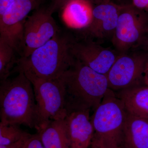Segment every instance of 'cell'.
<instances>
[{
    "label": "cell",
    "mask_w": 148,
    "mask_h": 148,
    "mask_svg": "<svg viewBox=\"0 0 148 148\" xmlns=\"http://www.w3.org/2000/svg\"><path fill=\"white\" fill-rule=\"evenodd\" d=\"M59 78L65 87L67 112L94 111L110 89L106 75L97 73L76 59Z\"/></svg>",
    "instance_id": "obj_1"
},
{
    "label": "cell",
    "mask_w": 148,
    "mask_h": 148,
    "mask_svg": "<svg viewBox=\"0 0 148 148\" xmlns=\"http://www.w3.org/2000/svg\"><path fill=\"white\" fill-rule=\"evenodd\" d=\"M73 41L58 33L28 57L17 60L14 71L45 79L59 78L75 61L71 52Z\"/></svg>",
    "instance_id": "obj_2"
},
{
    "label": "cell",
    "mask_w": 148,
    "mask_h": 148,
    "mask_svg": "<svg viewBox=\"0 0 148 148\" xmlns=\"http://www.w3.org/2000/svg\"><path fill=\"white\" fill-rule=\"evenodd\" d=\"M36 114L34 88L24 73L1 81L0 123L35 128Z\"/></svg>",
    "instance_id": "obj_3"
},
{
    "label": "cell",
    "mask_w": 148,
    "mask_h": 148,
    "mask_svg": "<svg viewBox=\"0 0 148 148\" xmlns=\"http://www.w3.org/2000/svg\"><path fill=\"white\" fill-rule=\"evenodd\" d=\"M126 114L124 104L109 89L90 116L94 130L92 140L105 148H123Z\"/></svg>",
    "instance_id": "obj_4"
},
{
    "label": "cell",
    "mask_w": 148,
    "mask_h": 148,
    "mask_svg": "<svg viewBox=\"0 0 148 148\" xmlns=\"http://www.w3.org/2000/svg\"><path fill=\"white\" fill-rule=\"evenodd\" d=\"M25 75L34 88L36 102L35 128L38 132L51 121L66 117L65 87L60 78L45 79Z\"/></svg>",
    "instance_id": "obj_5"
},
{
    "label": "cell",
    "mask_w": 148,
    "mask_h": 148,
    "mask_svg": "<svg viewBox=\"0 0 148 148\" xmlns=\"http://www.w3.org/2000/svg\"><path fill=\"white\" fill-rule=\"evenodd\" d=\"M133 5L121 6L112 41L118 51L124 53L141 45L148 29L146 15Z\"/></svg>",
    "instance_id": "obj_6"
},
{
    "label": "cell",
    "mask_w": 148,
    "mask_h": 148,
    "mask_svg": "<svg viewBox=\"0 0 148 148\" xmlns=\"http://www.w3.org/2000/svg\"><path fill=\"white\" fill-rule=\"evenodd\" d=\"M53 14L48 7H40L28 16L24 24L23 40L19 52L21 58L28 57L34 50L59 33Z\"/></svg>",
    "instance_id": "obj_7"
},
{
    "label": "cell",
    "mask_w": 148,
    "mask_h": 148,
    "mask_svg": "<svg viewBox=\"0 0 148 148\" xmlns=\"http://www.w3.org/2000/svg\"><path fill=\"white\" fill-rule=\"evenodd\" d=\"M148 61V55L145 53L119 56L106 75L109 88L116 92L141 86Z\"/></svg>",
    "instance_id": "obj_8"
},
{
    "label": "cell",
    "mask_w": 148,
    "mask_h": 148,
    "mask_svg": "<svg viewBox=\"0 0 148 148\" xmlns=\"http://www.w3.org/2000/svg\"><path fill=\"white\" fill-rule=\"evenodd\" d=\"M45 1L15 0L0 16V38L19 52L28 14L40 7Z\"/></svg>",
    "instance_id": "obj_9"
},
{
    "label": "cell",
    "mask_w": 148,
    "mask_h": 148,
    "mask_svg": "<svg viewBox=\"0 0 148 148\" xmlns=\"http://www.w3.org/2000/svg\"><path fill=\"white\" fill-rule=\"evenodd\" d=\"M71 52L84 65L106 75L119 56L113 51L90 41H73Z\"/></svg>",
    "instance_id": "obj_10"
},
{
    "label": "cell",
    "mask_w": 148,
    "mask_h": 148,
    "mask_svg": "<svg viewBox=\"0 0 148 148\" xmlns=\"http://www.w3.org/2000/svg\"><path fill=\"white\" fill-rule=\"evenodd\" d=\"M90 112L82 110L67 112L64 121L70 148H88L91 145L94 130Z\"/></svg>",
    "instance_id": "obj_11"
},
{
    "label": "cell",
    "mask_w": 148,
    "mask_h": 148,
    "mask_svg": "<svg viewBox=\"0 0 148 148\" xmlns=\"http://www.w3.org/2000/svg\"><path fill=\"white\" fill-rule=\"evenodd\" d=\"M121 7L108 2L96 5L93 8L92 21L85 29L88 33L98 38L112 39L116 29Z\"/></svg>",
    "instance_id": "obj_12"
},
{
    "label": "cell",
    "mask_w": 148,
    "mask_h": 148,
    "mask_svg": "<svg viewBox=\"0 0 148 148\" xmlns=\"http://www.w3.org/2000/svg\"><path fill=\"white\" fill-rule=\"evenodd\" d=\"M123 148H148V118L132 114L127 111Z\"/></svg>",
    "instance_id": "obj_13"
},
{
    "label": "cell",
    "mask_w": 148,
    "mask_h": 148,
    "mask_svg": "<svg viewBox=\"0 0 148 148\" xmlns=\"http://www.w3.org/2000/svg\"><path fill=\"white\" fill-rule=\"evenodd\" d=\"M92 10L89 0H73L63 8V17L70 27L86 29L92 21Z\"/></svg>",
    "instance_id": "obj_14"
},
{
    "label": "cell",
    "mask_w": 148,
    "mask_h": 148,
    "mask_svg": "<svg viewBox=\"0 0 148 148\" xmlns=\"http://www.w3.org/2000/svg\"><path fill=\"white\" fill-rule=\"evenodd\" d=\"M115 92L128 112L148 118V86H140Z\"/></svg>",
    "instance_id": "obj_15"
},
{
    "label": "cell",
    "mask_w": 148,
    "mask_h": 148,
    "mask_svg": "<svg viewBox=\"0 0 148 148\" xmlns=\"http://www.w3.org/2000/svg\"><path fill=\"white\" fill-rule=\"evenodd\" d=\"M65 118L51 121L46 127L37 132L44 148H70Z\"/></svg>",
    "instance_id": "obj_16"
},
{
    "label": "cell",
    "mask_w": 148,
    "mask_h": 148,
    "mask_svg": "<svg viewBox=\"0 0 148 148\" xmlns=\"http://www.w3.org/2000/svg\"><path fill=\"white\" fill-rule=\"evenodd\" d=\"M16 51L2 39L0 38V80L8 78L14 65L16 64Z\"/></svg>",
    "instance_id": "obj_17"
},
{
    "label": "cell",
    "mask_w": 148,
    "mask_h": 148,
    "mask_svg": "<svg viewBox=\"0 0 148 148\" xmlns=\"http://www.w3.org/2000/svg\"><path fill=\"white\" fill-rule=\"evenodd\" d=\"M19 126L18 125L0 123V145L12 144L30 135L21 129Z\"/></svg>",
    "instance_id": "obj_18"
},
{
    "label": "cell",
    "mask_w": 148,
    "mask_h": 148,
    "mask_svg": "<svg viewBox=\"0 0 148 148\" xmlns=\"http://www.w3.org/2000/svg\"><path fill=\"white\" fill-rule=\"evenodd\" d=\"M21 148H44L39 134L31 135L27 138Z\"/></svg>",
    "instance_id": "obj_19"
},
{
    "label": "cell",
    "mask_w": 148,
    "mask_h": 148,
    "mask_svg": "<svg viewBox=\"0 0 148 148\" xmlns=\"http://www.w3.org/2000/svg\"><path fill=\"white\" fill-rule=\"evenodd\" d=\"M73 0H51L49 9L53 13L60 10L63 9L66 5Z\"/></svg>",
    "instance_id": "obj_20"
},
{
    "label": "cell",
    "mask_w": 148,
    "mask_h": 148,
    "mask_svg": "<svg viewBox=\"0 0 148 148\" xmlns=\"http://www.w3.org/2000/svg\"><path fill=\"white\" fill-rule=\"evenodd\" d=\"M31 135V134H30L27 137H24V138L19 140V141L12 143V144H9L8 145H0V148H21L24 143H25L26 139Z\"/></svg>",
    "instance_id": "obj_21"
},
{
    "label": "cell",
    "mask_w": 148,
    "mask_h": 148,
    "mask_svg": "<svg viewBox=\"0 0 148 148\" xmlns=\"http://www.w3.org/2000/svg\"><path fill=\"white\" fill-rule=\"evenodd\" d=\"M133 5L139 9L148 12V0H132Z\"/></svg>",
    "instance_id": "obj_22"
},
{
    "label": "cell",
    "mask_w": 148,
    "mask_h": 148,
    "mask_svg": "<svg viewBox=\"0 0 148 148\" xmlns=\"http://www.w3.org/2000/svg\"><path fill=\"white\" fill-rule=\"evenodd\" d=\"M15 0H0V16L2 15Z\"/></svg>",
    "instance_id": "obj_23"
},
{
    "label": "cell",
    "mask_w": 148,
    "mask_h": 148,
    "mask_svg": "<svg viewBox=\"0 0 148 148\" xmlns=\"http://www.w3.org/2000/svg\"><path fill=\"white\" fill-rule=\"evenodd\" d=\"M143 81L146 86H148V61L146 64L145 68Z\"/></svg>",
    "instance_id": "obj_24"
},
{
    "label": "cell",
    "mask_w": 148,
    "mask_h": 148,
    "mask_svg": "<svg viewBox=\"0 0 148 148\" xmlns=\"http://www.w3.org/2000/svg\"><path fill=\"white\" fill-rule=\"evenodd\" d=\"M141 45L143 47L145 50L148 51V29Z\"/></svg>",
    "instance_id": "obj_25"
},
{
    "label": "cell",
    "mask_w": 148,
    "mask_h": 148,
    "mask_svg": "<svg viewBox=\"0 0 148 148\" xmlns=\"http://www.w3.org/2000/svg\"><path fill=\"white\" fill-rule=\"evenodd\" d=\"M90 146H91V148H105L103 146L101 145L97 142H95L94 140H92V143H91Z\"/></svg>",
    "instance_id": "obj_26"
}]
</instances>
